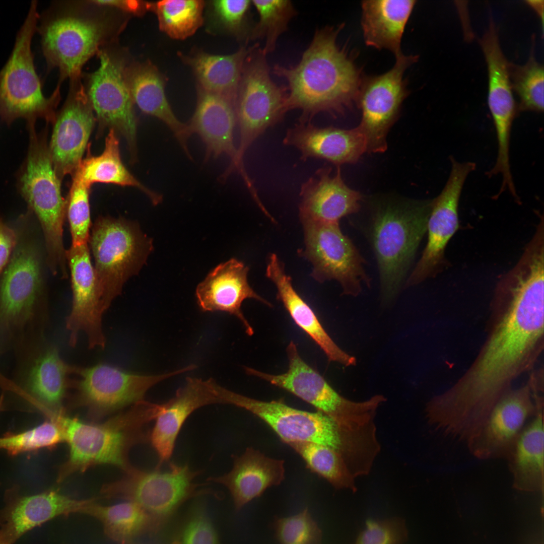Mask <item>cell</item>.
<instances>
[{
  "instance_id": "cell-1",
  "label": "cell",
  "mask_w": 544,
  "mask_h": 544,
  "mask_svg": "<svg viewBox=\"0 0 544 544\" xmlns=\"http://www.w3.org/2000/svg\"><path fill=\"white\" fill-rule=\"evenodd\" d=\"M543 281L520 273L496 294L500 319L464 375L440 394L441 406L457 424L479 427L512 382L536 360L543 346Z\"/></svg>"
},
{
  "instance_id": "cell-2",
  "label": "cell",
  "mask_w": 544,
  "mask_h": 544,
  "mask_svg": "<svg viewBox=\"0 0 544 544\" xmlns=\"http://www.w3.org/2000/svg\"><path fill=\"white\" fill-rule=\"evenodd\" d=\"M343 25L318 29L297 65L273 69L288 83L285 111L300 110L298 122H311L321 112L343 115L356 102L364 75L354 53L337 42Z\"/></svg>"
},
{
  "instance_id": "cell-3",
  "label": "cell",
  "mask_w": 544,
  "mask_h": 544,
  "mask_svg": "<svg viewBox=\"0 0 544 544\" xmlns=\"http://www.w3.org/2000/svg\"><path fill=\"white\" fill-rule=\"evenodd\" d=\"M34 215L16 220L17 241L0 279V354L43 336L47 320L42 257Z\"/></svg>"
},
{
  "instance_id": "cell-4",
  "label": "cell",
  "mask_w": 544,
  "mask_h": 544,
  "mask_svg": "<svg viewBox=\"0 0 544 544\" xmlns=\"http://www.w3.org/2000/svg\"><path fill=\"white\" fill-rule=\"evenodd\" d=\"M222 404L244 409L264 422L286 443L305 441L327 446L340 454L354 473L370 462L376 447L373 431L369 427H344L322 413L292 407L281 398L269 401L249 397L217 384Z\"/></svg>"
},
{
  "instance_id": "cell-5",
  "label": "cell",
  "mask_w": 544,
  "mask_h": 544,
  "mask_svg": "<svg viewBox=\"0 0 544 544\" xmlns=\"http://www.w3.org/2000/svg\"><path fill=\"white\" fill-rule=\"evenodd\" d=\"M27 126L28 148L17 174L18 189L40 226L50 271L53 275L65 274L67 263L63 226L67 201L62 196L61 180L50 157L47 129L38 132L34 122L27 123Z\"/></svg>"
},
{
  "instance_id": "cell-6",
  "label": "cell",
  "mask_w": 544,
  "mask_h": 544,
  "mask_svg": "<svg viewBox=\"0 0 544 544\" xmlns=\"http://www.w3.org/2000/svg\"><path fill=\"white\" fill-rule=\"evenodd\" d=\"M61 427L69 448L67 459L61 466L58 481L97 465L110 464L126 469L127 453L134 444L147 439L144 428L148 421L139 409L101 424L84 422L66 415L63 409L47 415Z\"/></svg>"
},
{
  "instance_id": "cell-7",
  "label": "cell",
  "mask_w": 544,
  "mask_h": 544,
  "mask_svg": "<svg viewBox=\"0 0 544 544\" xmlns=\"http://www.w3.org/2000/svg\"><path fill=\"white\" fill-rule=\"evenodd\" d=\"M39 18L37 2L32 1L12 53L0 71V120L7 125L18 118L27 123L42 118L53 124L56 118L59 87L50 97L44 95L31 48Z\"/></svg>"
},
{
  "instance_id": "cell-8",
  "label": "cell",
  "mask_w": 544,
  "mask_h": 544,
  "mask_svg": "<svg viewBox=\"0 0 544 544\" xmlns=\"http://www.w3.org/2000/svg\"><path fill=\"white\" fill-rule=\"evenodd\" d=\"M88 242L97 292L106 311L125 283L146 262L153 250L152 241L135 222L100 216L93 225Z\"/></svg>"
},
{
  "instance_id": "cell-9",
  "label": "cell",
  "mask_w": 544,
  "mask_h": 544,
  "mask_svg": "<svg viewBox=\"0 0 544 544\" xmlns=\"http://www.w3.org/2000/svg\"><path fill=\"white\" fill-rule=\"evenodd\" d=\"M432 201L389 204L373 219L372 243L377 260L381 297L385 304L397 295L417 247L427 231Z\"/></svg>"
},
{
  "instance_id": "cell-10",
  "label": "cell",
  "mask_w": 544,
  "mask_h": 544,
  "mask_svg": "<svg viewBox=\"0 0 544 544\" xmlns=\"http://www.w3.org/2000/svg\"><path fill=\"white\" fill-rule=\"evenodd\" d=\"M286 352L289 366L284 373L271 374L247 367L245 371L289 392L342 426L356 427L375 423L377 410L386 400L383 395H375L362 401L347 399L303 360L293 341L287 346Z\"/></svg>"
},
{
  "instance_id": "cell-11",
  "label": "cell",
  "mask_w": 544,
  "mask_h": 544,
  "mask_svg": "<svg viewBox=\"0 0 544 544\" xmlns=\"http://www.w3.org/2000/svg\"><path fill=\"white\" fill-rule=\"evenodd\" d=\"M169 467L165 471L158 468L145 471L129 466L123 478L105 485L101 493L107 498L138 504L150 516L158 530L186 501L214 494L210 489H200L201 485L194 482L200 471L172 462Z\"/></svg>"
},
{
  "instance_id": "cell-12",
  "label": "cell",
  "mask_w": 544,
  "mask_h": 544,
  "mask_svg": "<svg viewBox=\"0 0 544 544\" xmlns=\"http://www.w3.org/2000/svg\"><path fill=\"white\" fill-rule=\"evenodd\" d=\"M19 362L13 379L0 374V387L44 414L62 409L75 366L65 363L44 337L17 350Z\"/></svg>"
},
{
  "instance_id": "cell-13",
  "label": "cell",
  "mask_w": 544,
  "mask_h": 544,
  "mask_svg": "<svg viewBox=\"0 0 544 544\" xmlns=\"http://www.w3.org/2000/svg\"><path fill=\"white\" fill-rule=\"evenodd\" d=\"M190 365L159 375H144L106 363L75 366L70 389L74 400L93 417H101L144 400L147 391L159 382L192 370Z\"/></svg>"
},
{
  "instance_id": "cell-14",
  "label": "cell",
  "mask_w": 544,
  "mask_h": 544,
  "mask_svg": "<svg viewBox=\"0 0 544 544\" xmlns=\"http://www.w3.org/2000/svg\"><path fill=\"white\" fill-rule=\"evenodd\" d=\"M238 92L237 157L244 166L243 158L248 149L267 129L282 121L286 114V89L271 80L266 55L258 45L253 46L246 59Z\"/></svg>"
},
{
  "instance_id": "cell-15",
  "label": "cell",
  "mask_w": 544,
  "mask_h": 544,
  "mask_svg": "<svg viewBox=\"0 0 544 544\" xmlns=\"http://www.w3.org/2000/svg\"><path fill=\"white\" fill-rule=\"evenodd\" d=\"M48 69L56 67L60 82L80 77L85 62L96 53L110 32L104 20L49 10L37 26Z\"/></svg>"
},
{
  "instance_id": "cell-16",
  "label": "cell",
  "mask_w": 544,
  "mask_h": 544,
  "mask_svg": "<svg viewBox=\"0 0 544 544\" xmlns=\"http://www.w3.org/2000/svg\"><path fill=\"white\" fill-rule=\"evenodd\" d=\"M304 247L299 254L312 265L311 276L317 282L335 280L343 294L356 296L361 283L369 285L364 260L351 240L336 223L302 224Z\"/></svg>"
},
{
  "instance_id": "cell-17",
  "label": "cell",
  "mask_w": 544,
  "mask_h": 544,
  "mask_svg": "<svg viewBox=\"0 0 544 544\" xmlns=\"http://www.w3.org/2000/svg\"><path fill=\"white\" fill-rule=\"evenodd\" d=\"M418 58L402 54L396 57L395 64L387 72L363 76L356 102L361 110L358 126L366 139L367 152L382 153L387 149L388 132L410 94L404 74Z\"/></svg>"
},
{
  "instance_id": "cell-18",
  "label": "cell",
  "mask_w": 544,
  "mask_h": 544,
  "mask_svg": "<svg viewBox=\"0 0 544 544\" xmlns=\"http://www.w3.org/2000/svg\"><path fill=\"white\" fill-rule=\"evenodd\" d=\"M534 387L532 379L500 398L466 443L473 456L482 460L506 459L527 423L543 410V398Z\"/></svg>"
},
{
  "instance_id": "cell-19",
  "label": "cell",
  "mask_w": 544,
  "mask_h": 544,
  "mask_svg": "<svg viewBox=\"0 0 544 544\" xmlns=\"http://www.w3.org/2000/svg\"><path fill=\"white\" fill-rule=\"evenodd\" d=\"M100 65L89 77L86 92L99 124L125 139L133 161L137 159V123L125 77L124 61L105 51L99 52Z\"/></svg>"
},
{
  "instance_id": "cell-20",
  "label": "cell",
  "mask_w": 544,
  "mask_h": 544,
  "mask_svg": "<svg viewBox=\"0 0 544 544\" xmlns=\"http://www.w3.org/2000/svg\"><path fill=\"white\" fill-rule=\"evenodd\" d=\"M451 168L440 194L432 201L427 230L428 239L422 256L406 281V286L418 284L438 272L444 263L445 248L458 228V207L465 181L475 170L472 162H459L450 157Z\"/></svg>"
},
{
  "instance_id": "cell-21",
  "label": "cell",
  "mask_w": 544,
  "mask_h": 544,
  "mask_svg": "<svg viewBox=\"0 0 544 544\" xmlns=\"http://www.w3.org/2000/svg\"><path fill=\"white\" fill-rule=\"evenodd\" d=\"M71 279L72 305L66 318L69 343L75 347L80 334H85L90 349L103 348L106 337L102 328L104 309L97 290L93 265L88 244L72 245L65 250Z\"/></svg>"
},
{
  "instance_id": "cell-22",
  "label": "cell",
  "mask_w": 544,
  "mask_h": 544,
  "mask_svg": "<svg viewBox=\"0 0 544 544\" xmlns=\"http://www.w3.org/2000/svg\"><path fill=\"white\" fill-rule=\"evenodd\" d=\"M71 80L68 97L56 116L48 145L51 162L60 180L77 171L95 123L94 112L80 77Z\"/></svg>"
},
{
  "instance_id": "cell-23",
  "label": "cell",
  "mask_w": 544,
  "mask_h": 544,
  "mask_svg": "<svg viewBox=\"0 0 544 544\" xmlns=\"http://www.w3.org/2000/svg\"><path fill=\"white\" fill-rule=\"evenodd\" d=\"M90 499L78 500L51 489L24 495L16 487L5 494L0 509V544H14L24 534L59 516L78 513Z\"/></svg>"
},
{
  "instance_id": "cell-24",
  "label": "cell",
  "mask_w": 544,
  "mask_h": 544,
  "mask_svg": "<svg viewBox=\"0 0 544 544\" xmlns=\"http://www.w3.org/2000/svg\"><path fill=\"white\" fill-rule=\"evenodd\" d=\"M325 165L302 184L299 216L302 224L339 223L359 210L360 193L345 184L340 167L335 175Z\"/></svg>"
},
{
  "instance_id": "cell-25",
  "label": "cell",
  "mask_w": 544,
  "mask_h": 544,
  "mask_svg": "<svg viewBox=\"0 0 544 544\" xmlns=\"http://www.w3.org/2000/svg\"><path fill=\"white\" fill-rule=\"evenodd\" d=\"M249 267L241 261L232 258L221 263L211 271L196 289V297L200 310L204 312H225L237 317L247 335L254 330L241 309L243 301L252 299L272 307L259 295L247 280Z\"/></svg>"
},
{
  "instance_id": "cell-26",
  "label": "cell",
  "mask_w": 544,
  "mask_h": 544,
  "mask_svg": "<svg viewBox=\"0 0 544 544\" xmlns=\"http://www.w3.org/2000/svg\"><path fill=\"white\" fill-rule=\"evenodd\" d=\"M186 379L184 385L175 396L163 403L149 435V440L159 459L156 468L160 469L170 460L178 434L190 415L202 406L221 403L213 387V379L203 380L190 377Z\"/></svg>"
},
{
  "instance_id": "cell-27",
  "label": "cell",
  "mask_w": 544,
  "mask_h": 544,
  "mask_svg": "<svg viewBox=\"0 0 544 544\" xmlns=\"http://www.w3.org/2000/svg\"><path fill=\"white\" fill-rule=\"evenodd\" d=\"M283 143L298 149L304 161L324 159L337 167L355 163L367 152L366 139L359 126L346 129L298 122L287 130Z\"/></svg>"
},
{
  "instance_id": "cell-28",
  "label": "cell",
  "mask_w": 544,
  "mask_h": 544,
  "mask_svg": "<svg viewBox=\"0 0 544 544\" xmlns=\"http://www.w3.org/2000/svg\"><path fill=\"white\" fill-rule=\"evenodd\" d=\"M231 470L208 481L225 486L239 511L248 503L261 496L268 488L279 485L285 479L284 461L265 456L252 447L240 456H233Z\"/></svg>"
},
{
  "instance_id": "cell-29",
  "label": "cell",
  "mask_w": 544,
  "mask_h": 544,
  "mask_svg": "<svg viewBox=\"0 0 544 544\" xmlns=\"http://www.w3.org/2000/svg\"><path fill=\"white\" fill-rule=\"evenodd\" d=\"M266 277L275 285L280 301L296 324L322 350L329 361L345 366L355 365L356 359L342 350L329 336L316 315L294 288L292 278L276 253L269 255Z\"/></svg>"
},
{
  "instance_id": "cell-30",
  "label": "cell",
  "mask_w": 544,
  "mask_h": 544,
  "mask_svg": "<svg viewBox=\"0 0 544 544\" xmlns=\"http://www.w3.org/2000/svg\"><path fill=\"white\" fill-rule=\"evenodd\" d=\"M126 81L134 104L144 113L162 121L173 133L186 157L192 160L188 146L192 135L187 123L176 116L167 99L161 74L150 63L126 67Z\"/></svg>"
},
{
  "instance_id": "cell-31",
  "label": "cell",
  "mask_w": 544,
  "mask_h": 544,
  "mask_svg": "<svg viewBox=\"0 0 544 544\" xmlns=\"http://www.w3.org/2000/svg\"><path fill=\"white\" fill-rule=\"evenodd\" d=\"M416 1H363L361 26L367 45L387 49L395 57L403 54L401 42Z\"/></svg>"
},
{
  "instance_id": "cell-32",
  "label": "cell",
  "mask_w": 544,
  "mask_h": 544,
  "mask_svg": "<svg viewBox=\"0 0 544 544\" xmlns=\"http://www.w3.org/2000/svg\"><path fill=\"white\" fill-rule=\"evenodd\" d=\"M543 410L527 423L507 455L513 487L541 492L544 487Z\"/></svg>"
},
{
  "instance_id": "cell-33",
  "label": "cell",
  "mask_w": 544,
  "mask_h": 544,
  "mask_svg": "<svg viewBox=\"0 0 544 544\" xmlns=\"http://www.w3.org/2000/svg\"><path fill=\"white\" fill-rule=\"evenodd\" d=\"M73 176L89 187L95 183H104L137 188L154 206L163 200L162 195L141 183L124 166L120 155L117 133L113 129H110L106 138L102 154L97 156L88 155L83 159Z\"/></svg>"
},
{
  "instance_id": "cell-34",
  "label": "cell",
  "mask_w": 544,
  "mask_h": 544,
  "mask_svg": "<svg viewBox=\"0 0 544 544\" xmlns=\"http://www.w3.org/2000/svg\"><path fill=\"white\" fill-rule=\"evenodd\" d=\"M95 501L94 499H91L78 513L99 521L106 535L119 544H130L143 533L157 531L150 516L133 502L103 506Z\"/></svg>"
},
{
  "instance_id": "cell-35",
  "label": "cell",
  "mask_w": 544,
  "mask_h": 544,
  "mask_svg": "<svg viewBox=\"0 0 544 544\" xmlns=\"http://www.w3.org/2000/svg\"><path fill=\"white\" fill-rule=\"evenodd\" d=\"M252 47L230 55L200 53L189 60L203 90L236 102L246 59Z\"/></svg>"
},
{
  "instance_id": "cell-36",
  "label": "cell",
  "mask_w": 544,
  "mask_h": 544,
  "mask_svg": "<svg viewBox=\"0 0 544 544\" xmlns=\"http://www.w3.org/2000/svg\"><path fill=\"white\" fill-rule=\"evenodd\" d=\"M297 452L312 472L322 477L337 490L346 489L355 493L356 478L343 456L323 445L305 441L286 443Z\"/></svg>"
},
{
  "instance_id": "cell-37",
  "label": "cell",
  "mask_w": 544,
  "mask_h": 544,
  "mask_svg": "<svg viewBox=\"0 0 544 544\" xmlns=\"http://www.w3.org/2000/svg\"><path fill=\"white\" fill-rule=\"evenodd\" d=\"M204 2L200 0H168L150 4L156 13L160 29L173 38L192 35L202 22Z\"/></svg>"
},
{
  "instance_id": "cell-38",
  "label": "cell",
  "mask_w": 544,
  "mask_h": 544,
  "mask_svg": "<svg viewBox=\"0 0 544 544\" xmlns=\"http://www.w3.org/2000/svg\"><path fill=\"white\" fill-rule=\"evenodd\" d=\"M251 3L258 14L259 20L253 27L250 38L265 39L262 50L266 55L274 51L279 37L286 31L297 12L290 1L255 0Z\"/></svg>"
},
{
  "instance_id": "cell-39",
  "label": "cell",
  "mask_w": 544,
  "mask_h": 544,
  "mask_svg": "<svg viewBox=\"0 0 544 544\" xmlns=\"http://www.w3.org/2000/svg\"><path fill=\"white\" fill-rule=\"evenodd\" d=\"M543 66L536 60L533 51L524 65L509 62L511 85L519 99V110L543 111Z\"/></svg>"
},
{
  "instance_id": "cell-40",
  "label": "cell",
  "mask_w": 544,
  "mask_h": 544,
  "mask_svg": "<svg viewBox=\"0 0 544 544\" xmlns=\"http://www.w3.org/2000/svg\"><path fill=\"white\" fill-rule=\"evenodd\" d=\"M64 441L62 430L54 419L48 418L41 424L16 434L0 437V450L12 455L51 448Z\"/></svg>"
},
{
  "instance_id": "cell-41",
  "label": "cell",
  "mask_w": 544,
  "mask_h": 544,
  "mask_svg": "<svg viewBox=\"0 0 544 544\" xmlns=\"http://www.w3.org/2000/svg\"><path fill=\"white\" fill-rule=\"evenodd\" d=\"M280 544H321L322 531L308 508L286 517L275 516L271 524Z\"/></svg>"
},
{
  "instance_id": "cell-42",
  "label": "cell",
  "mask_w": 544,
  "mask_h": 544,
  "mask_svg": "<svg viewBox=\"0 0 544 544\" xmlns=\"http://www.w3.org/2000/svg\"><path fill=\"white\" fill-rule=\"evenodd\" d=\"M89 188L76 176L66 200V213L73 245L88 244L91 221Z\"/></svg>"
},
{
  "instance_id": "cell-43",
  "label": "cell",
  "mask_w": 544,
  "mask_h": 544,
  "mask_svg": "<svg viewBox=\"0 0 544 544\" xmlns=\"http://www.w3.org/2000/svg\"><path fill=\"white\" fill-rule=\"evenodd\" d=\"M407 537L406 523L401 517L370 519L366 521L354 544H404Z\"/></svg>"
},
{
  "instance_id": "cell-44",
  "label": "cell",
  "mask_w": 544,
  "mask_h": 544,
  "mask_svg": "<svg viewBox=\"0 0 544 544\" xmlns=\"http://www.w3.org/2000/svg\"><path fill=\"white\" fill-rule=\"evenodd\" d=\"M172 544H220L216 529L205 510L193 509Z\"/></svg>"
},
{
  "instance_id": "cell-45",
  "label": "cell",
  "mask_w": 544,
  "mask_h": 544,
  "mask_svg": "<svg viewBox=\"0 0 544 544\" xmlns=\"http://www.w3.org/2000/svg\"><path fill=\"white\" fill-rule=\"evenodd\" d=\"M251 1L220 0L212 2L213 12L218 22L226 29L240 37L249 34L248 15Z\"/></svg>"
},
{
  "instance_id": "cell-46",
  "label": "cell",
  "mask_w": 544,
  "mask_h": 544,
  "mask_svg": "<svg viewBox=\"0 0 544 544\" xmlns=\"http://www.w3.org/2000/svg\"><path fill=\"white\" fill-rule=\"evenodd\" d=\"M17 241L15 228L9 226L0 215V275L10 260Z\"/></svg>"
},
{
  "instance_id": "cell-47",
  "label": "cell",
  "mask_w": 544,
  "mask_h": 544,
  "mask_svg": "<svg viewBox=\"0 0 544 544\" xmlns=\"http://www.w3.org/2000/svg\"><path fill=\"white\" fill-rule=\"evenodd\" d=\"M91 2L98 5L116 7L125 12L134 14L141 13L144 10V8H149V4H142L141 2L136 1L99 0L92 1Z\"/></svg>"
},
{
  "instance_id": "cell-48",
  "label": "cell",
  "mask_w": 544,
  "mask_h": 544,
  "mask_svg": "<svg viewBox=\"0 0 544 544\" xmlns=\"http://www.w3.org/2000/svg\"><path fill=\"white\" fill-rule=\"evenodd\" d=\"M526 3L535 10L540 16L543 24V1H526Z\"/></svg>"
}]
</instances>
